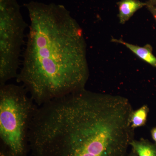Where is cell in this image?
<instances>
[{"mask_svg": "<svg viewBox=\"0 0 156 156\" xmlns=\"http://www.w3.org/2000/svg\"><path fill=\"white\" fill-rule=\"evenodd\" d=\"M133 111L125 97L87 90L50 100L31 122V156H127Z\"/></svg>", "mask_w": 156, "mask_h": 156, "instance_id": "1", "label": "cell"}, {"mask_svg": "<svg viewBox=\"0 0 156 156\" xmlns=\"http://www.w3.org/2000/svg\"><path fill=\"white\" fill-rule=\"evenodd\" d=\"M24 6L30 24L17 83L38 106L86 89L87 45L76 20L62 5L31 2Z\"/></svg>", "mask_w": 156, "mask_h": 156, "instance_id": "2", "label": "cell"}, {"mask_svg": "<svg viewBox=\"0 0 156 156\" xmlns=\"http://www.w3.org/2000/svg\"><path fill=\"white\" fill-rule=\"evenodd\" d=\"M37 107L23 85L0 86V156H27L30 126Z\"/></svg>", "mask_w": 156, "mask_h": 156, "instance_id": "3", "label": "cell"}, {"mask_svg": "<svg viewBox=\"0 0 156 156\" xmlns=\"http://www.w3.org/2000/svg\"><path fill=\"white\" fill-rule=\"evenodd\" d=\"M27 26L16 0H0V86L18 76Z\"/></svg>", "mask_w": 156, "mask_h": 156, "instance_id": "4", "label": "cell"}, {"mask_svg": "<svg viewBox=\"0 0 156 156\" xmlns=\"http://www.w3.org/2000/svg\"><path fill=\"white\" fill-rule=\"evenodd\" d=\"M111 41L124 45L137 57L156 68V57L153 53L152 47L150 45L147 44L143 47H140L125 42L122 39L112 38Z\"/></svg>", "mask_w": 156, "mask_h": 156, "instance_id": "5", "label": "cell"}, {"mask_svg": "<svg viewBox=\"0 0 156 156\" xmlns=\"http://www.w3.org/2000/svg\"><path fill=\"white\" fill-rule=\"evenodd\" d=\"M146 2H143L139 0H120L117 3L120 23L125 24L136 11L146 7Z\"/></svg>", "mask_w": 156, "mask_h": 156, "instance_id": "6", "label": "cell"}, {"mask_svg": "<svg viewBox=\"0 0 156 156\" xmlns=\"http://www.w3.org/2000/svg\"><path fill=\"white\" fill-rule=\"evenodd\" d=\"M130 146L138 156H156V143L147 139H133Z\"/></svg>", "mask_w": 156, "mask_h": 156, "instance_id": "7", "label": "cell"}, {"mask_svg": "<svg viewBox=\"0 0 156 156\" xmlns=\"http://www.w3.org/2000/svg\"><path fill=\"white\" fill-rule=\"evenodd\" d=\"M149 112V108L146 105L136 110L133 111L130 118L131 128L134 129L145 126Z\"/></svg>", "mask_w": 156, "mask_h": 156, "instance_id": "8", "label": "cell"}, {"mask_svg": "<svg viewBox=\"0 0 156 156\" xmlns=\"http://www.w3.org/2000/svg\"><path fill=\"white\" fill-rule=\"evenodd\" d=\"M146 4V7L147 10L151 12V14L153 15L154 18L155 20L156 21V6L153 5L147 4V3Z\"/></svg>", "mask_w": 156, "mask_h": 156, "instance_id": "9", "label": "cell"}, {"mask_svg": "<svg viewBox=\"0 0 156 156\" xmlns=\"http://www.w3.org/2000/svg\"><path fill=\"white\" fill-rule=\"evenodd\" d=\"M151 135L152 138L156 143V127L153 128L151 130Z\"/></svg>", "mask_w": 156, "mask_h": 156, "instance_id": "10", "label": "cell"}, {"mask_svg": "<svg viewBox=\"0 0 156 156\" xmlns=\"http://www.w3.org/2000/svg\"><path fill=\"white\" fill-rule=\"evenodd\" d=\"M146 3L153 5L156 6V0H148Z\"/></svg>", "mask_w": 156, "mask_h": 156, "instance_id": "11", "label": "cell"}, {"mask_svg": "<svg viewBox=\"0 0 156 156\" xmlns=\"http://www.w3.org/2000/svg\"><path fill=\"white\" fill-rule=\"evenodd\" d=\"M127 156H137V155L136 154V153L132 149V150H131V152H130V153H129V154H128V155H127Z\"/></svg>", "mask_w": 156, "mask_h": 156, "instance_id": "12", "label": "cell"}]
</instances>
